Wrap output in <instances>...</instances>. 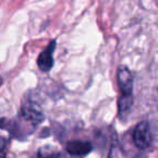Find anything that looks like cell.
<instances>
[{"mask_svg":"<svg viewBox=\"0 0 158 158\" xmlns=\"http://www.w3.org/2000/svg\"><path fill=\"white\" fill-rule=\"evenodd\" d=\"M2 82H3L2 78H1V77H0V87H1V85H2Z\"/></svg>","mask_w":158,"mask_h":158,"instance_id":"8","label":"cell"},{"mask_svg":"<svg viewBox=\"0 0 158 158\" xmlns=\"http://www.w3.org/2000/svg\"><path fill=\"white\" fill-rule=\"evenodd\" d=\"M56 156H57V153H55L53 149H50V151H49V148L42 147V148L39 151L40 158H56Z\"/></svg>","mask_w":158,"mask_h":158,"instance_id":"6","label":"cell"},{"mask_svg":"<svg viewBox=\"0 0 158 158\" xmlns=\"http://www.w3.org/2000/svg\"><path fill=\"white\" fill-rule=\"evenodd\" d=\"M117 81H118L119 90L121 92L120 97L130 98L132 97V90H133V78L127 67L123 66L119 67L117 73Z\"/></svg>","mask_w":158,"mask_h":158,"instance_id":"3","label":"cell"},{"mask_svg":"<svg viewBox=\"0 0 158 158\" xmlns=\"http://www.w3.org/2000/svg\"><path fill=\"white\" fill-rule=\"evenodd\" d=\"M66 149L69 154L75 156H84L90 153L92 146L89 142L86 141H73V142L68 143Z\"/></svg>","mask_w":158,"mask_h":158,"instance_id":"5","label":"cell"},{"mask_svg":"<svg viewBox=\"0 0 158 158\" xmlns=\"http://www.w3.org/2000/svg\"><path fill=\"white\" fill-rule=\"evenodd\" d=\"M132 139H133V143L139 149H145L149 148L152 145V132L149 129V125L147 121H141L136 125L134 128L133 134H132Z\"/></svg>","mask_w":158,"mask_h":158,"instance_id":"1","label":"cell"},{"mask_svg":"<svg viewBox=\"0 0 158 158\" xmlns=\"http://www.w3.org/2000/svg\"><path fill=\"white\" fill-rule=\"evenodd\" d=\"M55 41L52 40L46 49L39 54L37 60L38 67L41 72L48 73L53 66V52L55 49Z\"/></svg>","mask_w":158,"mask_h":158,"instance_id":"4","label":"cell"},{"mask_svg":"<svg viewBox=\"0 0 158 158\" xmlns=\"http://www.w3.org/2000/svg\"><path fill=\"white\" fill-rule=\"evenodd\" d=\"M5 154H6V152H5V153H0V158H7Z\"/></svg>","mask_w":158,"mask_h":158,"instance_id":"7","label":"cell"},{"mask_svg":"<svg viewBox=\"0 0 158 158\" xmlns=\"http://www.w3.org/2000/svg\"><path fill=\"white\" fill-rule=\"evenodd\" d=\"M20 118L24 123L31 125L33 127H37L42 120H44V115L41 110L36 103L28 101L26 104H23L20 112Z\"/></svg>","mask_w":158,"mask_h":158,"instance_id":"2","label":"cell"}]
</instances>
